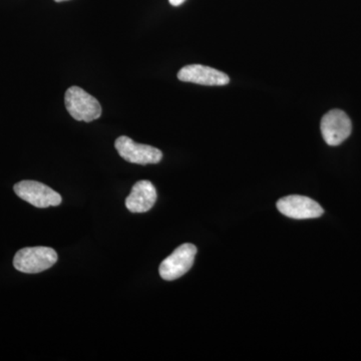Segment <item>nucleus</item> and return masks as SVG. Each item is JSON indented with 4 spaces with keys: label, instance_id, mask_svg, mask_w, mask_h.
<instances>
[{
    "label": "nucleus",
    "instance_id": "obj_1",
    "mask_svg": "<svg viewBox=\"0 0 361 361\" xmlns=\"http://www.w3.org/2000/svg\"><path fill=\"white\" fill-rule=\"evenodd\" d=\"M58 261V253L49 247H26L16 254L13 266L20 272L37 274L49 269Z\"/></svg>",
    "mask_w": 361,
    "mask_h": 361
},
{
    "label": "nucleus",
    "instance_id": "obj_2",
    "mask_svg": "<svg viewBox=\"0 0 361 361\" xmlns=\"http://www.w3.org/2000/svg\"><path fill=\"white\" fill-rule=\"evenodd\" d=\"M65 104L68 114L80 122H92L102 115L99 102L80 87H71L66 90Z\"/></svg>",
    "mask_w": 361,
    "mask_h": 361
},
{
    "label": "nucleus",
    "instance_id": "obj_3",
    "mask_svg": "<svg viewBox=\"0 0 361 361\" xmlns=\"http://www.w3.org/2000/svg\"><path fill=\"white\" fill-rule=\"evenodd\" d=\"M13 189L20 199L37 208L56 207L63 201L58 192L37 180H21L16 184Z\"/></svg>",
    "mask_w": 361,
    "mask_h": 361
},
{
    "label": "nucleus",
    "instance_id": "obj_4",
    "mask_svg": "<svg viewBox=\"0 0 361 361\" xmlns=\"http://www.w3.org/2000/svg\"><path fill=\"white\" fill-rule=\"evenodd\" d=\"M196 254L197 248L193 244L185 243L178 247L161 263L159 268L160 276L167 281L179 279L191 269Z\"/></svg>",
    "mask_w": 361,
    "mask_h": 361
},
{
    "label": "nucleus",
    "instance_id": "obj_5",
    "mask_svg": "<svg viewBox=\"0 0 361 361\" xmlns=\"http://www.w3.org/2000/svg\"><path fill=\"white\" fill-rule=\"evenodd\" d=\"M115 148L123 160L137 165L158 164L163 159L160 149L149 145L137 144L127 135H122L116 140Z\"/></svg>",
    "mask_w": 361,
    "mask_h": 361
},
{
    "label": "nucleus",
    "instance_id": "obj_6",
    "mask_svg": "<svg viewBox=\"0 0 361 361\" xmlns=\"http://www.w3.org/2000/svg\"><path fill=\"white\" fill-rule=\"evenodd\" d=\"M320 130L327 145L338 146L350 135L353 123L343 111L332 110L323 116Z\"/></svg>",
    "mask_w": 361,
    "mask_h": 361
},
{
    "label": "nucleus",
    "instance_id": "obj_7",
    "mask_svg": "<svg viewBox=\"0 0 361 361\" xmlns=\"http://www.w3.org/2000/svg\"><path fill=\"white\" fill-rule=\"evenodd\" d=\"M280 213L292 219H315L322 217L324 211L317 202L305 196L291 195L277 202Z\"/></svg>",
    "mask_w": 361,
    "mask_h": 361
},
{
    "label": "nucleus",
    "instance_id": "obj_8",
    "mask_svg": "<svg viewBox=\"0 0 361 361\" xmlns=\"http://www.w3.org/2000/svg\"><path fill=\"white\" fill-rule=\"evenodd\" d=\"M178 78L182 82H193L202 85H226L230 78L223 71L215 70L210 66L190 65L180 68Z\"/></svg>",
    "mask_w": 361,
    "mask_h": 361
},
{
    "label": "nucleus",
    "instance_id": "obj_9",
    "mask_svg": "<svg viewBox=\"0 0 361 361\" xmlns=\"http://www.w3.org/2000/svg\"><path fill=\"white\" fill-rule=\"evenodd\" d=\"M157 201L156 188L147 180H139L132 188L126 199V207L132 213H146L151 210Z\"/></svg>",
    "mask_w": 361,
    "mask_h": 361
},
{
    "label": "nucleus",
    "instance_id": "obj_10",
    "mask_svg": "<svg viewBox=\"0 0 361 361\" xmlns=\"http://www.w3.org/2000/svg\"><path fill=\"white\" fill-rule=\"evenodd\" d=\"M185 1H186V0H169V2H170L173 6H180V4H184Z\"/></svg>",
    "mask_w": 361,
    "mask_h": 361
},
{
    "label": "nucleus",
    "instance_id": "obj_11",
    "mask_svg": "<svg viewBox=\"0 0 361 361\" xmlns=\"http://www.w3.org/2000/svg\"><path fill=\"white\" fill-rule=\"evenodd\" d=\"M56 2H63V1H68V0H54Z\"/></svg>",
    "mask_w": 361,
    "mask_h": 361
}]
</instances>
